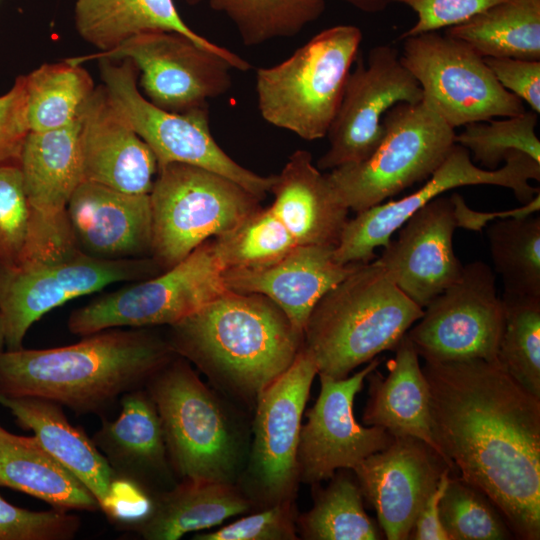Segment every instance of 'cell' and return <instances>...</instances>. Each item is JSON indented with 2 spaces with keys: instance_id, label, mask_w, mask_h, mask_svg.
Here are the masks:
<instances>
[{
  "instance_id": "obj_1",
  "label": "cell",
  "mask_w": 540,
  "mask_h": 540,
  "mask_svg": "<svg viewBox=\"0 0 540 540\" xmlns=\"http://www.w3.org/2000/svg\"><path fill=\"white\" fill-rule=\"evenodd\" d=\"M432 432L450 469L540 539V399L483 359L425 361Z\"/></svg>"
},
{
  "instance_id": "obj_2",
  "label": "cell",
  "mask_w": 540,
  "mask_h": 540,
  "mask_svg": "<svg viewBox=\"0 0 540 540\" xmlns=\"http://www.w3.org/2000/svg\"><path fill=\"white\" fill-rule=\"evenodd\" d=\"M176 356L168 339L143 328H110L57 348L6 350L0 354V395L95 412L141 388Z\"/></svg>"
},
{
  "instance_id": "obj_3",
  "label": "cell",
  "mask_w": 540,
  "mask_h": 540,
  "mask_svg": "<svg viewBox=\"0 0 540 540\" xmlns=\"http://www.w3.org/2000/svg\"><path fill=\"white\" fill-rule=\"evenodd\" d=\"M168 341L213 382L255 404L292 364L304 333L268 297L228 290L171 325Z\"/></svg>"
},
{
  "instance_id": "obj_4",
  "label": "cell",
  "mask_w": 540,
  "mask_h": 540,
  "mask_svg": "<svg viewBox=\"0 0 540 540\" xmlns=\"http://www.w3.org/2000/svg\"><path fill=\"white\" fill-rule=\"evenodd\" d=\"M422 314L378 263L361 264L316 303L304 345L318 374L342 379L381 352L394 351Z\"/></svg>"
},
{
  "instance_id": "obj_5",
  "label": "cell",
  "mask_w": 540,
  "mask_h": 540,
  "mask_svg": "<svg viewBox=\"0 0 540 540\" xmlns=\"http://www.w3.org/2000/svg\"><path fill=\"white\" fill-rule=\"evenodd\" d=\"M361 41L358 27L336 25L284 61L258 68L255 88L262 118L307 141L327 136Z\"/></svg>"
},
{
  "instance_id": "obj_6",
  "label": "cell",
  "mask_w": 540,
  "mask_h": 540,
  "mask_svg": "<svg viewBox=\"0 0 540 540\" xmlns=\"http://www.w3.org/2000/svg\"><path fill=\"white\" fill-rule=\"evenodd\" d=\"M161 419L171 467L182 479L235 483L242 443L221 401L176 356L146 383Z\"/></svg>"
},
{
  "instance_id": "obj_7",
  "label": "cell",
  "mask_w": 540,
  "mask_h": 540,
  "mask_svg": "<svg viewBox=\"0 0 540 540\" xmlns=\"http://www.w3.org/2000/svg\"><path fill=\"white\" fill-rule=\"evenodd\" d=\"M383 137L370 157L326 173L339 200L361 212L428 179L455 144V129L424 100L398 103L383 118Z\"/></svg>"
},
{
  "instance_id": "obj_8",
  "label": "cell",
  "mask_w": 540,
  "mask_h": 540,
  "mask_svg": "<svg viewBox=\"0 0 540 540\" xmlns=\"http://www.w3.org/2000/svg\"><path fill=\"white\" fill-rule=\"evenodd\" d=\"M149 196L150 258L162 271L261 207L258 198L231 179L183 163L159 169Z\"/></svg>"
},
{
  "instance_id": "obj_9",
  "label": "cell",
  "mask_w": 540,
  "mask_h": 540,
  "mask_svg": "<svg viewBox=\"0 0 540 540\" xmlns=\"http://www.w3.org/2000/svg\"><path fill=\"white\" fill-rule=\"evenodd\" d=\"M102 84L112 102L153 151L158 170L170 163L201 167L236 182L260 201L275 175L261 176L235 162L217 144L208 108L174 113L152 104L139 90V71L130 59H98Z\"/></svg>"
},
{
  "instance_id": "obj_10",
  "label": "cell",
  "mask_w": 540,
  "mask_h": 540,
  "mask_svg": "<svg viewBox=\"0 0 540 540\" xmlns=\"http://www.w3.org/2000/svg\"><path fill=\"white\" fill-rule=\"evenodd\" d=\"M223 271L208 239L172 268L74 310L68 329L84 337L110 328L171 326L228 291Z\"/></svg>"
},
{
  "instance_id": "obj_11",
  "label": "cell",
  "mask_w": 540,
  "mask_h": 540,
  "mask_svg": "<svg viewBox=\"0 0 540 540\" xmlns=\"http://www.w3.org/2000/svg\"><path fill=\"white\" fill-rule=\"evenodd\" d=\"M403 40L401 62L418 82L423 99L452 128L526 111L465 42L437 31Z\"/></svg>"
},
{
  "instance_id": "obj_12",
  "label": "cell",
  "mask_w": 540,
  "mask_h": 540,
  "mask_svg": "<svg viewBox=\"0 0 540 540\" xmlns=\"http://www.w3.org/2000/svg\"><path fill=\"white\" fill-rule=\"evenodd\" d=\"M504 165L493 170L476 166L467 148L455 143L444 161L427 182L399 200L380 203L348 219L333 250L334 260L342 265L369 263L374 250L385 247L392 235L419 209L444 192L467 185H494L508 188L522 204L538 194L530 180H540V163L521 151H512Z\"/></svg>"
},
{
  "instance_id": "obj_13",
  "label": "cell",
  "mask_w": 540,
  "mask_h": 540,
  "mask_svg": "<svg viewBox=\"0 0 540 540\" xmlns=\"http://www.w3.org/2000/svg\"><path fill=\"white\" fill-rule=\"evenodd\" d=\"M160 272L161 268L150 257L106 260L82 251L43 263L0 264V314L5 346L7 350L22 348L33 323L72 299Z\"/></svg>"
},
{
  "instance_id": "obj_14",
  "label": "cell",
  "mask_w": 540,
  "mask_h": 540,
  "mask_svg": "<svg viewBox=\"0 0 540 540\" xmlns=\"http://www.w3.org/2000/svg\"><path fill=\"white\" fill-rule=\"evenodd\" d=\"M317 374L314 357L303 342L288 369L256 399L252 446L242 488L254 506L261 504L264 508L296 496L302 415Z\"/></svg>"
},
{
  "instance_id": "obj_15",
  "label": "cell",
  "mask_w": 540,
  "mask_h": 540,
  "mask_svg": "<svg viewBox=\"0 0 540 540\" xmlns=\"http://www.w3.org/2000/svg\"><path fill=\"white\" fill-rule=\"evenodd\" d=\"M504 308L490 266L475 261L423 308L406 336L425 361L483 359L498 364Z\"/></svg>"
},
{
  "instance_id": "obj_16",
  "label": "cell",
  "mask_w": 540,
  "mask_h": 540,
  "mask_svg": "<svg viewBox=\"0 0 540 540\" xmlns=\"http://www.w3.org/2000/svg\"><path fill=\"white\" fill-rule=\"evenodd\" d=\"M77 62L107 58L130 59L139 71L144 96L155 106L174 113L208 108V100L231 87L230 63L222 56L174 31H148L118 47Z\"/></svg>"
},
{
  "instance_id": "obj_17",
  "label": "cell",
  "mask_w": 540,
  "mask_h": 540,
  "mask_svg": "<svg viewBox=\"0 0 540 540\" xmlns=\"http://www.w3.org/2000/svg\"><path fill=\"white\" fill-rule=\"evenodd\" d=\"M355 61L327 133L329 149L317 161L319 170L366 160L383 137L386 113L398 103H416L423 99L418 82L393 46H375L365 61L358 56Z\"/></svg>"
},
{
  "instance_id": "obj_18",
  "label": "cell",
  "mask_w": 540,
  "mask_h": 540,
  "mask_svg": "<svg viewBox=\"0 0 540 540\" xmlns=\"http://www.w3.org/2000/svg\"><path fill=\"white\" fill-rule=\"evenodd\" d=\"M381 360L374 358L342 379L318 374L319 395L301 426L297 452L299 481L316 485L336 471L352 470L369 455L388 447L394 437L378 426H362L354 416L355 396Z\"/></svg>"
},
{
  "instance_id": "obj_19",
  "label": "cell",
  "mask_w": 540,
  "mask_h": 540,
  "mask_svg": "<svg viewBox=\"0 0 540 540\" xmlns=\"http://www.w3.org/2000/svg\"><path fill=\"white\" fill-rule=\"evenodd\" d=\"M446 470L451 469L436 450L411 436L394 437L352 469L388 540L409 539L421 507Z\"/></svg>"
},
{
  "instance_id": "obj_20",
  "label": "cell",
  "mask_w": 540,
  "mask_h": 540,
  "mask_svg": "<svg viewBox=\"0 0 540 540\" xmlns=\"http://www.w3.org/2000/svg\"><path fill=\"white\" fill-rule=\"evenodd\" d=\"M458 227L452 197L438 196L415 212L375 260L421 308L455 283L463 265L453 249Z\"/></svg>"
},
{
  "instance_id": "obj_21",
  "label": "cell",
  "mask_w": 540,
  "mask_h": 540,
  "mask_svg": "<svg viewBox=\"0 0 540 540\" xmlns=\"http://www.w3.org/2000/svg\"><path fill=\"white\" fill-rule=\"evenodd\" d=\"M82 182L128 193L149 194L158 172L150 147L112 102L103 84L79 114Z\"/></svg>"
},
{
  "instance_id": "obj_22",
  "label": "cell",
  "mask_w": 540,
  "mask_h": 540,
  "mask_svg": "<svg viewBox=\"0 0 540 540\" xmlns=\"http://www.w3.org/2000/svg\"><path fill=\"white\" fill-rule=\"evenodd\" d=\"M66 212L77 246L85 254L106 260L151 256L149 194H128L81 182Z\"/></svg>"
},
{
  "instance_id": "obj_23",
  "label": "cell",
  "mask_w": 540,
  "mask_h": 540,
  "mask_svg": "<svg viewBox=\"0 0 540 540\" xmlns=\"http://www.w3.org/2000/svg\"><path fill=\"white\" fill-rule=\"evenodd\" d=\"M334 247L297 245L270 264L223 271L227 290L272 300L302 333L321 297L363 263L339 264Z\"/></svg>"
},
{
  "instance_id": "obj_24",
  "label": "cell",
  "mask_w": 540,
  "mask_h": 540,
  "mask_svg": "<svg viewBox=\"0 0 540 540\" xmlns=\"http://www.w3.org/2000/svg\"><path fill=\"white\" fill-rule=\"evenodd\" d=\"M270 192L274 195L270 208L297 245L336 247L349 209L313 164L310 152L295 151L275 175Z\"/></svg>"
},
{
  "instance_id": "obj_25",
  "label": "cell",
  "mask_w": 540,
  "mask_h": 540,
  "mask_svg": "<svg viewBox=\"0 0 540 540\" xmlns=\"http://www.w3.org/2000/svg\"><path fill=\"white\" fill-rule=\"evenodd\" d=\"M74 26L97 52L110 51L129 38L148 31H174L222 56L233 69L248 71L250 63L192 30L173 0H75Z\"/></svg>"
},
{
  "instance_id": "obj_26",
  "label": "cell",
  "mask_w": 540,
  "mask_h": 540,
  "mask_svg": "<svg viewBox=\"0 0 540 540\" xmlns=\"http://www.w3.org/2000/svg\"><path fill=\"white\" fill-rule=\"evenodd\" d=\"M394 351L386 377L377 368L366 377L369 389L362 421L393 437L418 438L441 455L432 432L429 385L419 355L406 334Z\"/></svg>"
},
{
  "instance_id": "obj_27",
  "label": "cell",
  "mask_w": 540,
  "mask_h": 540,
  "mask_svg": "<svg viewBox=\"0 0 540 540\" xmlns=\"http://www.w3.org/2000/svg\"><path fill=\"white\" fill-rule=\"evenodd\" d=\"M94 444L116 476L141 487L150 477L169 474L161 419L147 390L138 388L122 395L119 416L103 423Z\"/></svg>"
},
{
  "instance_id": "obj_28",
  "label": "cell",
  "mask_w": 540,
  "mask_h": 540,
  "mask_svg": "<svg viewBox=\"0 0 540 540\" xmlns=\"http://www.w3.org/2000/svg\"><path fill=\"white\" fill-rule=\"evenodd\" d=\"M0 404L31 430L42 447L71 472L103 507L113 480L112 467L94 442L67 420L60 404L39 397L0 395Z\"/></svg>"
},
{
  "instance_id": "obj_29",
  "label": "cell",
  "mask_w": 540,
  "mask_h": 540,
  "mask_svg": "<svg viewBox=\"0 0 540 540\" xmlns=\"http://www.w3.org/2000/svg\"><path fill=\"white\" fill-rule=\"evenodd\" d=\"M253 506L235 483L182 479L152 502L150 512L135 528L147 540H176L186 533L218 526Z\"/></svg>"
},
{
  "instance_id": "obj_30",
  "label": "cell",
  "mask_w": 540,
  "mask_h": 540,
  "mask_svg": "<svg viewBox=\"0 0 540 540\" xmlns=\"http://www.w3.org/2000/svg\"><path fill=\"white\" fill-rule=\"evenodd\" d=\"M79 116L72 124L48 131H29L19 167L31 210L45 217L66 213L82 182Z\"/></svg>"
},
{
  "instance_id": "obj_31",
  "label": "cell",
  "mask_w": 540,
  "mask_h": 540,
  "mask_svg": "<svg viewBox=\"0 0 540 540\" xmlns=\"http://www.w3.org/2000/svg\"><path fill=\"white\" fill-rule=\"evenodd\" d=\"M0 486L24 492L62 510L96 511L93 494L53 458L35 436L0 426Z\"/></svg>"
},
{
  "instance_id": "obj_32",
  "label": "cell",
  "mask_w": 540,
  "mask_h": 540,
  "mask_svg": "<svg viewBox=\"0 0 540 540\" xmlns=\"http://www.w3.org/2000/svg\"><path fill=\"white\" fill-rule=\"evenodd\" d=\"M445 34L482 57L540 61V0H504Z\"/></svg>"
},
{
  "instance_id": "obj_33",
  "label": "cell",
  "mask_w": 540,
  "mask_h": 540,
  "mask_svg": "<svg viewBox=\"0 0 540 540\" xmlns=\"http://www.w3.org/2000/svg\"><path fill=\"white\" fill-rule=\"evenodd\" d=\"M26 77L30 131H48L72 124L95 89L83 63L73 57L44 63Z\"/></svg>"
},
{
  "instance_id": "obj_34",
  "label": "cell",
  "mask_w": 540,
  "mask_h": 540,
  "mask_svg": "<svg viewBox=\"0 0 540 540\" xmlns=\"http://www.w3.org/2000/svg\"><path fill=\"white\" fill-rule=\"evenodd\" d=\"M346 469L314 494L313 507L297 517V531L307 540H378L382 535L366 514L358 482Z\"/></svg>"
},
{
  "instance_id": "obj_35",
  "label": "cell",
  "mask_w": 540,
  "mask_h": 540,
  "mask_svg": "<svg viewBox=\"0 0 540 540\" xmlns=\"http://www.w3.org/2000/svg\"><path fill=\"white\" fill-rule=\"evenodd\" d=\"M489 250L504 293L540 296V217H509L486 228Z\"/></svg>"
},
{
  "instance_id": "obj_36",
  "label": "cell",
  "mask_w": 540,
  "mask_h": 540,
  "mask_svg": "<svg viewBox=\"0 0 540 540\" xmlns=\"http://www.w3.org/2000/svg\"><path fill=\"white\" fill-rule=\"evenodd\" d=\"M504 326L498 365L540 399V296L503 293Z\"/></svg>"
},
{
  "instance_id": "obj_37",
  "label": "cell",
  "mask_w": 540,
  "mask_h": 540,
  "mask_svg": "<svg viewBox=\"0 0 540 540\" xmlns=\"http://www.w3.org/2000/svg\"><path fill=\"white\" fill-rule=\"evenodd\" d=\"M209 3L213 10L231 20L246 46L294 37L325 9V0H209Z\"/></svg>"
},
{
  "instance_id": "obj_38",
  "label": "cell",
  "mask_w": 540,
  "mask_h": 540,
  "mask_svg": "<svg viewBox=\"0 0 540 540\" xmlns=\"http://www.w3.org/2000/svg\"><path fill=\"white\" fill-rule=\"evenodd\" d=\"M213 244L224 270L264 266L297 246L270 207L253 211L231 230L214 237Z\"/></svg>"
},
{
  "instance_id": "obj_39",
  "label": "cell",
  "mask_w": 540,
  "mask_h": 540,
  "mask_svg": "<svg viewBox=\"0 0 540 540\" xmlns=\"http://www.w3.org/2000/svg\"><path fill=\"white\" fill-rule=\"evenodd\" d=\"M439 518L450 540L515 539L492 500L458 474L449 478L439 503Z\"/></svg>"
},
{
  "instance_id": "obj_40",
  "label": "cell",
  "mask_w": 540,
  "mask_h": 540,
  "mask_svg": "<svg viewBox=\"0 0 540 540\" xmlns=\"http://www.w3.org/2000/svg\"><path fill=\"white\" fill-rule=\"evenodd\" d=\"M537 120L538 114L531 110L502 120L473 122L455 135V143L467 148L474 162L489 170L498 168L512 151L524 152L540 163Z\"/></svg>"
},
{
  "instance_id": "obj_41",
  "label": "cell",
  "mask_w": 540,
  "mask_h": 540,
  "mask_svg": "<svg viewBox=\"0 0 540 540\" xmlns=\"http://www.w3.org/2000/svg\"><path fill=\"white\" fill-rule=\"evenodd\" d=\"M31 208L18 164L0 166V264L15 265L28 236Z\"/></svg>"
},
{
  "instance_id": "obj_42",
  "label": "cell",
  "mask_w": 540,
  "mask_h": 540,
  "mask_svg": "<svg viewBox=\"0 0 540 540\" xmlns=\"http://www.w3.org/2000/svg\"><path fill=\"white\" fill-rule=\"evenodd\" d=\"M80 525V518L66 510L31 511L0 496V540H70Z\"/></svg>"
},
{
  "instance_id": "obj_43",
  "label": "cell",
  "mask_w": 540,
  "mask_h": 540,
  "mask_svg": "<svg viewBox=\"0 0 540 540\" xmlns=\"http://www.w3.org/2000/svg\"><path fill=\"white\" fill-rule=\"evenodd\" d=\"M297 510L294 500L279 502L246 515L219 529L196 534L194 540H295Z\"/></svg>"
},
{
  "instance_id": "obj_44",
  "label": "cell",
  "mask_w": 540,
  "mask_h": 540,
  "mask_svg": "<svg viewBox=\"0 0 540 540\" xmlns=\"http://www.w3.org/2000/svg\"><path fill=\"white\" fill-rule=\"evenodd\" d=\"M504 0H393L410 7L417 15L415 24L399 39L438 31L462 24Z\"/></svg>"
},
{
  "instance_id": "obj_45",
  "label": "cell",
  "mask_w": 540,
  "mask_h": 540,
  "mask_svg": "<svg viewBox=\"0 0 540 540\" xmlns=\"http://www.w3.org/2000/svg\"><path fill=\"white\" fill-rule=\"evenodd\" d=\"M26 101V77L18 75L12 87L0 96V166L19 163L30 131Z\"/></svg>"
},
{
  "instance_id": "obj_46",
  "label": "cell",
  "mask_w": 540,
  "mask_h": 540,
  "mask_svg": "<svg viewBox=\"0 0 540 540\" xmlns=\"http://www.w3.org/2000/svg\"><path fill=\"white\" fill-rule=\"evenodd\" d=\"M495 79L506 90L540 113V61L483 57Z\"/></svg>"
},
{
  "instance_id": "obj_47",
  "label": "cell",
  "mask_w": 540,
  "mask_h": 540,
  "mask_svg": "<svg viewBox=\"0 0 540 540\" xmlns=\"http://www.w3.org/2000/svg\"><path fill=\"white\" fill-rule=\"evenodd\" d=\"M152 501L137 483L116 476L101 508L111 519L138 522L151 510Z\"/></svg>"
},
{
  "instance_id": "obj_48",
  "label": "cell",
  "mask_w": 540,
  "mask_h": 540,
  "mask_svg": "<svg viewBox=\"0 0 540 540\" xmlns=\"http://www.w3.org/2000/svg\"><path fill=\"white\" fill-rule=\"evenodd\" d=\"M451 474L455 473H453L451 470H446L442 474L436 488L428 496L421 507L413 524L409 539L450 540L440 522L439 503Z\"/></svg>"
},
{
  "instance_id": "obj_49",
  "label": "cell",
  "mask_w": 540,
  "mask_h": 540,
  "mask_svg": "<svg viewBox=\"0 0 540 540\" xmlns=\"http://www.w3.org/2000/svg\"><path fill=\"white\" fill-rule=\"evenodd\" d=\"M454 204L458 227H464L469 230L479 231L488 222L509 217H524L536 213L540 209V192L536 194L532 200L523 204L520 208H515L508 211L484 213L472 210L465 203L464 198L458 194L451 195Z\"/></svg>"
},
{
  "instance_id": "obj_50",
  "label": "cell",
  "mask_w": 540,
  "mask_h": 540,
  "mask_svg": "<svg viewBox=\"0 0 540 540\" xmlns=\"http://www.w3.org/2000/svg\"><path fill=\"white\" fill-rule=\"evenodd\" d=\"M366 13H377L384 10L393 0H343Z\"/></svg>"
},
{
  "instance_id": "obj_51",
  "label": "cell",
  "mask_w": 540,
  "mask_h": 540,
  "mask_svg": "<svg viewBox=\"0 0 540 540\" xmlns=\"http://www.w3.org/2000/svg\"><path fill=\"white\" fill-rule=\"evenodd\" d=\"M4 346H5V332H4L2 317L0 314V354L4 351L3 350Z\"/></svg>"
},
{
  "instance_id": "obj_52",
  "label": "cell",
  "mask_w": 540,
  "mask_h": 540,
  "mask_svg": "<svg viewBox=\"0 0 540 540\" xmlns=\"http://www.w3.org/2000/svg\"><path fill=\"white\" fill-rule=\"evenodd\" d=\"M181 1H184L185 3H187L189 5H196V4L201 3L204 0H181Z\"/></svg>"
}]
</instances>
